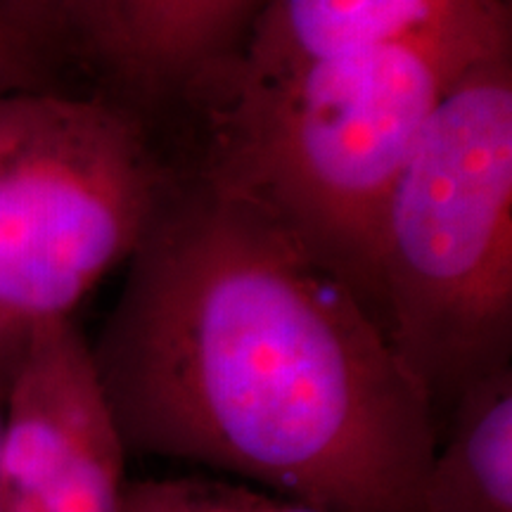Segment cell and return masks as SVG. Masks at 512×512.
<instances>
[{"instance_id": "1", "label": "cell", "mask_w": 512, "mask_h": 512, "mask_svg": "<svg viewBox=\"0 0 512 512\" xmlns=\"http://www.w3.org/2000/svg\"><path fill=\"white\" fill-rule=\"evenodd\" d=\"M88 344L126 456L325 512H418L430 396L358 294L202 166L171 178Z\"/></svg>"}, {"instance_id": "2", "label": "cell", "mask_w": 512, "mask_h": 512, "mask_svg": "<svg viewBox=\"0 0 512 512\" xmlns=\"http://www.w3.org/2000/svg\"><path fill=\"white\" fill-rule=\"evenodd\" d=\"M512 41L505 0L271 76L209 74L204 171L259 204L373 313L389 197L453 83Z\"/></svg>"}, {"instance_id": "3", "label": "cell", "mask_w": 512, "mask_h": 512, "mask_svg": "<svg viewBox=\"0 0 512 512\" xmlns=\"http://www.w3.org/2000/svg\"><path fill=\"white\" fill-rule=\"evenodd\" d=\"M373 318L444 418L512 366V41L441 100L389 197Z\"/></svg>"}, {"instance_id": "4", "label": "cell", "mask_w": 512, "mask_h": 512, "mask_svg": "<svg viewBox=\"0 0 512 512\" xmlns=\"http://www.w3.org/2000/svg\"><path fill=\"white\" fill-rule=\"evenodd\" d=\"M174 174L121 105L0 93V375L34 325L72 318L131 259Z\"/></svg>"}, {"instance_id": "5", "label": "cell", "mask_w": 512, "mask_h": 512, "mask_svg": "<svg viewBox=\"0 0 512 512\" xmlns=\"http://www.w3.org/2000/svg\"><path fill=\"white\" fill-rule=\"evenodd\" d=\"M126 458L88 339L34 325L3 373V512H121Z\"/></svg>"}, {"instance_id": "6", "label": "cell", "mask_w": 512, "mask_h": 512, "mask_svg": "<svg viewBox=\"0 0 512 512\" xmlns=\"http://www.w3.org/2000/svg\"><path fill=\"white\" fill-rule=\"evenodd\" d=\"M268 0H102L95 64L150 98L233 60Z\"/></svg>"}, {"instance_id": "7", "label": "cell", "mask_w": 512, "mask_h": 512, "mask_svg": "<svg viewBox=\"0 0 512 512\" xmlns=\"http://www.w3.org/2000/svg\"><path fill=\"white\" fill-rule=\"evenodd\" d=\"M418 512H512V366L472 382L441 418Z\"/></svg>"}, {"instance_id": "8", "label": "cell", "mask_w": 512, "mask_h": 512, "mask_svg": "<svg viewBox=\"0 0 512 512\" xmlns=\"http://www.w3.org/2000/svg\"><path fill=\"white\" fill-rule=\"evenodd\" d=\"M460 0H268L226 64L240 76H271L297 64L406 34Z\"/></svg>"}, {"instance_id": "9", "label": "cell", "mask_w": 512, "mask_h": 512, "mask_svg": "<svg viewBox=\"0 0 512 512\" xmlns=\"http://www.w3.org/2000/svg\"><path fill=\"white\" fill-rule=\"evenodd\" d=\"M121 512H325L216 475L128 479Z\"/></svg>"}, {"instance_id": "10", "label": "cell", "mask_w": 512, "mask_h": 512, "mask_svg": "<svg viewBox=\"0 0 512 512\" xmlns=\"http://www.w3.org/2000/svg\"><path fill=\"white\" fill-rule=\"evenodd\" d=\"M46 50L27 31L0 15V93L48 86Z\"/></svg>"}, {"instance_id": "11", "label": "cell", "mask_w": 512, "mask_h": 512, "mask_svg": "<svg viewBox=\"0 0 512 512\" xmlns=\"http://www.w3.org/2000/svg\"><path fill=\"white\" fill-rule=\"evenodd\" d=\"M102 0H57L55 46L95 62Z\"/></svg>"}, {"instance_id": "12", "label": "cell", "mask_w": 512, "mask_h": 512, "mask_svg": "<svg viewBox=\"0 0 512 512\" xmlns=\"http://www.w3.org/2000/svg\"><path fill=\"white\" fill-rule=\"evenodd\" d=\"M12 17L48 53L55 46L57 0H8Z\"/></svg>"}, {"instance_id": "13", "label": "cell", "mask_w": 512, "mask_h": 512, "mask_svg": "<svg viewBox=\"0 0 512 512\" xmlns=\"http://www.w3.org/2000/svg\"><path fill=\"white\" fill-rule=\"evenodd\" d=\"M0 512H3V375H0Z\"/></svg>"}, {"instance_id": "14", "label": "cell", "mask_w": 512, "mask_h": 512, "mask_svg": "<svg viewBox=\"0 0 512 512\" xmlns=\"http://www.w3.org/2000/svg\"><path fill=\"white\" fill-rule=\"evenodd\" d=\"M0 15H5V17H10L12 22H17L15 17H12V12H10V3L8 0H0Z\"/></svg>"}]
</instances>
